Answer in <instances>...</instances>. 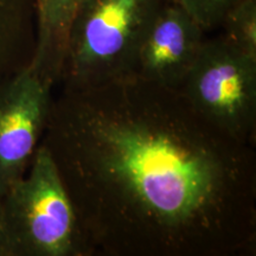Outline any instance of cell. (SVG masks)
I'll return each mask as SVG.
<instances>
[{
    "instance_id": "ba28073f",
    "label": "cell",
    "mask_w": 256,
    "mask_h": 256,
    "mask_svg": "<svg viewBox=\"0 0 256 256\" xmlns=\"http://www.w3.org/2000/svg\"><path fill=\"white\" fill-rule=\"evenodd\" d=\"M36 0H0V82L28 46L34 49Z\"/></svg>"
},
{
    "instance_id": "7a4b0ae2",
    "label": "cell",
    "mask_w": 256,
    "mask_h": 256,
    "mask_svg": "<svg viewBox=\"0 0 256 256\" xmlns=\"http://www.w3.org/2000/svg\"><path fill=\"white\" fill-rule=\"evenodd\" d=\"M92 254L55 159L40 144L25 174L2 198L0 256Z\"/></svg>"
},
{
    "instance_id": "30bf717a",
    "label": "cell",
    "mask_w": 256,
    "mask_h": 256,
    "mask_svg": "<svg viewBox=\"0 0 256 256\" xmlns=\"http://www.w3.org/2000/svg\"><path fill=\"white\" fill-rule=\"evenodd\" d=\"M183 8L204 31L220 28L226 12L240 0H166Z\"/></svg>"
},
{
    "instance_id": "6da1fadb",
    "label": "cell",
    "mask_w": 256,
    "mask_h": 256,
    "mask_svg": "<svg viewBox=\"0 0 256 256\" xmlns=\"http://www.w3.org/2000/svg\"><path fill=\"white\" fill-rule=\"evenodd\" d=\"M43 142L92 252L226 256L256 238L252 145L136 75L52 100Z\"/></svg>"
},
{
    "instance_id": "3957f363",
    "label": "cell",
    "mask_w": 256,
    "mask_h": 256,
    "mask_svg": "<svg viewBox=\"0 0 256 256\" xmlns=\"http://www.w3.org/2000/svg\"><path fill=\"white\" fill-rule=\"evenodd\" d=\"M165 0H82L70 24L60 81L83 88L133 75L138 51Z\"/></svg>"
},
{
    "instance_id": "9c48e42d",
    "label": "cell",
    "mask_w": 256,
    "mask_h": 256,
    "mask_svg": "<svg viewBox=\"0 0 256 256\" xmlns=\"http://www.w3.org/2000/svg\"><path fill=\"white\" fill-rule=\"evenodd\" d=\"M220 28L228 43L256 60V0H240L224 16Z\"/></svg>"
},
{
    "instance_id": "8992f818",
    "label": "cell",
    "mask_w": 256,
    "mask_h": 256,
    "mask_svg": "<svg viewBox=\"0 0 256 256\" xmlns=\"http://www.w3.org/2000/svg\"><path fill=\"white\" fill-rule=\"evenodd\" d=\"M204 34L188 12L165 0L140 44L134 75L180 89L206 40Z\"/></svg>"
},
{
    "instance_id": "5b68a950",
    "label": "cell",
    "mask_w": 256,
    "mask_h": 256,
    "mask_svg": "<svg viewBox=\"0 0 256 256\" xmlns=\"http://www.w3.org/2000/svg\"><path fill=\"white\" fill-rule=\"evenodd\" d=\"M52 83L28 62L0 82V197L19 180L40 145Z\"/></svg>"
},
{
    "instance_id": "277c9868",
    "label": "cell",
    "mask_w": 256,
    "mask_h": 256,
    "mask_svg": "<svg viewBox=\"0 0 256 256\" xmlns=\"http://www.w3.org/2000/svg\"><path fill=\"white\" fill-rule=\"evenodd\" d=\"M180 90L204 120L238 142L254 146L256 60L223 36L204 40Z\"/></svg>"
},
{
    "instance_id": "52a82bcc",
    "label": "cell",
    "mask_w": 256,
    "mask_h": 256,
    "mask_svg": "<svg viewBox=\"0 0 256 256\" xmlns=\"http://www.w3.org/2000/svg\"><path fill=\"white\" fill-rule=\"evenodd\" d=\"M82 0H36L32 66L52 84L60 81L70 24Z\"/></svg>"
},
{
    "instance_id": "8fae6325",
    "label": "cell",
    "mask_w": 256,
    "mask_h": 256,
    "mask_svg": "<svg viewBox=\"0 0 256 256\" xmlns=\"http://www.w3.org/2000/svg\"><path fill=\"white\" fill-rule=\"evenodd\" d=\"M0 216H2V197H0Z\"/></svg>"
}]
</instances>
